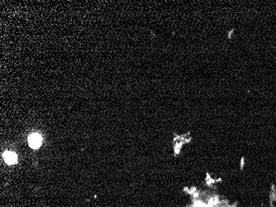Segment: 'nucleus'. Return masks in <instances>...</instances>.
<instances>
[{
  "instance_id": "f257e3e1",
  "label": "nucleus",
  "mask_w": 276,
  "mask_h": 207,
  "mask_svg": "<svg viewBox=\"0 0 276 207\" xmlns=\"http://www.w3.org/2000/svg\"><path fill=\"white\" fill-rule=\"evenodd\" d=\"M41 143H42V138L39 133H32L28 137V143L32 148H34V149L38 148L41 145Z\"/></svg>"
},
{
  "instance_id": "f03ea898",
  "label": "nucleus",
  "mask_w": 276,
  "mask_h": 207,
  "mask_svg": "<svg viewBox=\"0 0 276 207\" xmlns=\"http://www.w3.org/2000/svg\"><path fill=\"white\" fill-rule=\"evenodd\" d=\"M4 160L8 164H14L17 161V157L13 152H6L4 153Z\"/></svg>"
}]
</instances>
